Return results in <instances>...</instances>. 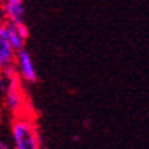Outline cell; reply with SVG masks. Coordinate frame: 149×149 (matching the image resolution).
<instances>
[{
	"mask_svg": "<svg viewBox=\"0 0 149 149\" xmlns=\"http://www.w3.org/2000/svg\"><path fill=\"white\" fill-rule=\"evenodd\" d=\"M14 149H41L42 142L32 113L14 116L11 123Z\"/></svg>",
	"mask_w": 149,
	"mask_h": 149,
	"instance_id": "1",
	"label": "cell"
},
{
	"mask_svg": "<svg viewBox=\"0 0 149 149\" xmlns=\"http://www.w3.org/2000/svg\"><path fill=\"white\" fill-rule=\"evenodd\" d=\"M4 105L14 116H18L22 113H32L21 84L19 74L11 77L10 79V85L4 93Z\"/></svg>",
	"mask_w": 149,
	"mask_h": 149,
	"instance_id": "2",
	"label": "cell"
},
{
	"mask_svg": "<svg viewBox=\"0 0 149 149\" xmlns=\"http://www.w3.org/2000/svg\"><path fill=\"white\" fill-rule=\"evenodd\" d=\"M17 70L21 79L30 84H34L37 81V70L36 66L33 63V59L30 56V54L27 52L25 48L17 52Z\"/></svg>",
	"mask_w": 149,
	"mask_h": 149,
	"instance_id": "3",
	"label": "cell"
},
{
	"mask_svg": "<svg viewBox=\"0 0 149 149\" xmlns=\"http://www.w3.org/2000/svg\"><path fill=\"white\" fill-rule=\"evenodd\" d=\"M3 11L8 22L14 25L25 23V4L23 0H3Z\"/></svg>",
	"mask_w": 149,
	"mask_h": 149,
	"instance_id": "4",
	"label": "cell"
},
{
	"mask_svg": "<svg viewBox=\"0 0 149 149\" xmlns=\"http://www.w3.org/2000/svg\"><path fill=\"white\" fill-rule=\"evenodd\" d=\"M15 60H17V51L6 38L0 37V71L15 64Z\"/></svg>",
	"mask_w": 149,
	"mask_h": 149,
	"instance_id": "5",
	"label": "cell"
},
{
	"mask_svg": "<svg viewBox=\"0 0 149 149\" xmlns=\"http://www.w3.org/2000/svg\"><path fill=\"white\" fill-rule=\"evenodd\" d=\"M7 25H8L7 41L11 44V47H13L17 52L23 49V48H25V41H26V38L21 34V32H19V29L17 25H14V23H11V22H7Z\"/></svg>",
	"mask_w": 149,
	"mask_h": 149,
	"instance_id": "6",
	"label": "cell"
},
{
	"mask_svg": "<svg viewBox=\"0 0 149 149\" xmlns=\"http://www.w3.org/2000/svg\"><path fill=\"white\" fill-rule=\"evenodd\" d=\"M0 149H14L8 142H6V141H0Z\"/></svg>",
	"mask_w": 149,
	"mask_h": 149,
	"instance_id": "7",
	"label": "cell"
}]
</instances>
